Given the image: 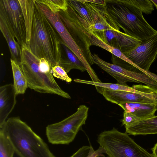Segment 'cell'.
<instances>
[{
    "label": "cell",
    "mask_w": 157,
    "mask_h": 157,
    "mask_svg": "<svg viewBox=\"0 0 157 157\" xmlns=\"http://www.w3.org/2000/svg\"><path fill=\"white\" fill-rule=\"evenodd\" d=\"M105 3L110 16L125 34L142 41L157 33L136 7L124 0H105Z\"/></svg>",
    "instance_id": "cell-3"
},
{
    "label": "cell",
    "mask_w": 157,
    "mask_h": 157,
    "mask_svg": "<svg viewBox=\"0 0 157 157\" xmlns=\"http://www.w3.org/2000/svg\"><path fill=\"white\" fill-rule=\"evenodd\" d=\"M124 111L133 114L139 120L152 117L157 110L155 104L133 102H122L118 105Z\"/></svg>",
    "instance_id": "cell-15"
},
{
    "label": "cell",
    "mask_w": 157,
    "mask_h": 157,
    "mask_svg": "<svg viewBox=\"0 0 157 157\" xmlns=\"http://www.w3.org/2000/svg\"><path fill=\"white\" fill-rule=\"evenodd\" d=\"M97 141L107 157H155L137 144L127 133L115 128L101 133Z\"/></svg>",
    "instance_id": "cell-5"
},
{
    "label": "cell",
    "mask_w": 157,
    "mask_h": 157,
    "mask_svg": "<svg viewBox=\"0 0 157 157\" xmlns=\"http://www.w3.org/2000/svg\"><path fill=\"white\" fill-rule=\"evenodd\" d=\"M74 81L76 82L93 85L95 86L99 87L109 90L135 92L137 91L138 89V85H134L132 87H130L127 84L95 82L79 79H75Z\"/></svg>",
    "instance_id": "cell-20"
},
{
    "label": "cell",
    "mask_w": 157,
    "mask_h": 157,
    "mask_svg": "<svg viewBox=\"0 0 157 157\" xmlns=\"http://www.w3.org/2000/svg\"><path fill=\"white\" fill-rule=\"evenodd\" d=\"M139 120L138 118L133 114L124 111L123 113V117L121 122L122 125L125 127Z\"/></svg>",
    "instance_id": "cell-29"
},
{
    "label": "cell",
    "mask_w": 157,
    "mask_h": 157,
    "mask_svg": "<svg viewBox=\"0 0 157 157\" xmlns=\"http://www.w3.org/2000/svg\"><path fill=\"white\" fill-rule=\"evenodd\" d=\"M13 84L17 95L24 94L28 88L27 82L25 77L14 83Z\"/></svg>",
    "instance_id": "cell-28"
},
{
    "label": "cell",
    "mask_w": 157,
    "mask_h": 157,
    "mask_svg": "<svg viewBox=\"0 0 157 157\" xmlns=\"http://www.w3.org/2000/svg\"><path fill=\"white\" fill-rule=\"evenodd\" d=\"M153 154L155 157H157V143L152 149Z\"/></svg>",
    "instance_id": "cell-34"
},
{
    "label": "cell",
    "mask_w": 157,
    "mask_h": 157,
    "mask_svg": "<svg viewBox=\"0 0 157 157\" xmlns=\"http://www.w3.org/2000/svg\"><path fill=\"white\" fill-rule=\"evenodd\" d=\"M90 46L95 45L101 47L126 62L136 67L120 50L105 43L92 33L90 38Z\"/></svg>",
    "instance_id": "cell-21"
},
{
    "label": "cell",
    "mask_w": 157,
    "mask_h": 157,
    "mask_svg": "<svg viewBox=\"0 0 157 157\" xmlns=\"http://www.w3.org/2000/svg\"><path fill=\"white\" fill-rule=\"evenodd\" d=\"M13 84H10L0 87V127L4 123L16 103Z\"/></svg>",
    "instance_id": "cell-14"
},
{
    "label": "cell",
    "mask_w": 157,
    "mask_h": 157,
    "mask_svg": "<svg viewBox=\"0 0 157 157\" xmlns=\"http://www.w3.org/2000/svg\"><path fill=\"white\" fill-rule=\"evenodd\" d=\"M125 127L126 133L134 136L157 134V116L139 120Z\"/></svg>",
    "instance_id": "cell-16"
},
{
    "label": "cell",
    "mask_w": 157,
    "mask_h": 157,
    "mask_svg": "<svg viewBox=\"0 0 157 157\" xmlns=\"http://www.w3.org/2000/svg\"><path fill=\"white\" fill-rule=\"evenodd\" d=\"M80 0L84 4L92 20V33L109 30L120 31V28L108 12L106 5L96 4Z\"/></svg>",
    "instance_id": "cell-12"
},
{
    "label": "cell",
    "mask_w": 157,
    "mask_h": 157,
    "mask_svg": "<svg viewBox=\"0 0 157 157\" xmlns=\"http://www.w3.org/2000/svg\"><path fill=\"white\" fill-rule=\"evenodd\" d=\"M126 2L136 7L142 12L151 14L154 10V5L151 0H124Z\"/></svg>",
    "instance_id": "cell-25"
},
{
    "label": "cell",
    "mask_w": 157,
    "mask_h": 157,
    "mask_svg": "<svg viewBox=\"0 0 157 157\" xmlns=\"http://www.w3.org/2000/svg\"><path fill=\"white\" fill-rule=\"evenodd\" d=\"M0 15L21 46L26 42L25 21L18 0H0Z\"/></svg>",
    "instance_id": "cell-8"
},
{
    "label": "cell",
    "mask_w": 157,
    "mask_h": 157,
    "mask_svg": "<svg viewBox=\"0 0 157 157\" xmlns=\"http://www.w3.org/2000/svg\"><path fill=\"white\" fill-rule=\"evenodd\" d=\"M56 31L36 2L31 38L27 45L38 58L47 60L52 68L59 65L61 58V39Z\"/></svg>",
    "instance_id": "cell-1"
},
{
    "label": "cell",
    "mask_w": 157,
    "mask_h": 157,
    "mask_svg": "<svg viewBox=\"0 0 157 157\" xmlns=\"http://www.w3.org/2000/svg\"><path fill=\"white\" fill-rule=\"evenodd\" d=\"M21 47V59L19 65L27 81L28 88L38 92L54 94L71 99L69 94L59 86L53 75L46 74L41 71L40 59L32 52L28 45L25 43Z\"/></svg>",
    "instance_id": "cell-4"
},
{
    "label": "cell",
    "mask_w": 157,
    "mask_h": 157,
    "mask_svg": "<svg viewBox=\"0 0 157 157\" xmlns=\"http://www.w3.org/2000/svg\"><path fill=\"white\" fill-rule=\"evenodd\" d=\"M38 3L45 5L52 12L57 13L66 10L68 7L67 0H35Z\"/></svg>",
    "instance_id": "cell-24"
},
{
    "label": "cell",
    "mask_w": 157,
    "mask_h": 157,
    "mask_svg": "<svg viewBox=\"0 0 157 157\" xmlns=\"http://www.w3.org/2000/svg\"><path fill=\"white\" fill-rule=\"evenodd\" d=\"M13 76V83L24 77L19 65L14 60L10 59Z\"/></svg>",
    "instance_id": "cell-27"
},
{
    "label": "cell",
    "mask_w": 157,
    "mask_h": 157,
    "mask_svg": "<svg viewBox=\"0 0 157 157\" xmlns=\"http://www.w3.org/2000/svg\"><path fill=\"white\" fill-rule=\"evenodd\" d=\"M91 145L84 146L80 148L70 157H87L89 155Z\"/></svg>",
    "instance_id": "cell-30"
},
{
    "label": "cell",
    "mask_w": 157,
    "mask_h": 157,
    "mask_svg": "<svg viewBox=\"0 0 157 157\" xmlns=\"http://www.w3.org/2000/svg\"><path fill=\"white\" fill-rule=\"evenodd\" d=\"M89 108L80 105L77 111L59 122L49 124L46 128L48 141L53 144H68L72 142L87 118Z\"/></svg>",
    "instance_id": "cell-6"
},
{
    "label": "cell",
    "mask_w": 157,
    "mask_h": 157,
    "mask_svg": "<svg viewBox=\"0 0 157 157\" xmlns=\"http://www.w3.org/2000/svg\"><path fill=\"white\" fill-rule=\"evenodd\" d=\"M123 53L139 69L148 71L157 55V33Z\"/></svg>",
    "instance_id": "cell-11"
},
{
    "label": "cell",
    "mask_w": 157,
    "mask_h": 157,
    "mask_svg": "<svg viewBox=\"0 0 157 157\" xmlns=\"http://www.w3.org/2000/svg\"><path fill=\"white\" fill-rule=\"evenodd\" d=\"M67 9L58 12L64 25L78 46L88 63L94 64L90 50L92 33L90 26L68 3Z\"/></svg>",
    "instance_id": "cell-7"
},
{
    "label": "cell",
    "mask_w": 157,
    "mask_h": 157,
    "mask_svg": "<svg viewBox=\"0 0 157 157\" xmlns=\"http://www.w3.org/2000/svg\"><path fill=\"white\" fill-rule=\"evenodd\" d=\"M92 33L105 43L119 49L123 53L131 50L141 41L120 31L109 30Z\"/></svg>",
    "instance_id": "cell-13"
},
{
    "label": "cell",
    "mask_w": 157,
    "mask_h": 157,
    "mask_svg": "<svg viewBox=\"0 0 157 157\" xmlns=\"http://www.w3.org/2000/svg\"><path fill=\"white\" fill-rule=\"evenodd\" d=\"M151 1L157 9V0H151Z\"/></svg>",
    "instance_id": "cell-35"
},
{
    "label": "cell",
    "mask_w": 157,
    "mask_h": 157,
    "mask_svg": "<svg viewBox=\"0 0 157 157\" xmlns=\"http://www.w3.org/2000/svg\"><path fill=\"white\" fill-rule=\"evenodd\" d=\"M22 11L26 31V42L27 44L31 38L35 0H18Z\"/></svg>",
    "instance_id": "cell-19"
},
{
    "label": "cell",
    "mask_w": 157,
    "mask_h": 157,
    "mask_svg": "<svg viewBox=\"0 0 157 157\" xmlns=\"http://www.w3.org/2000/svg\"><path fill=\"white\" fill-rule=\"evenodd\" d=\"M83 1L89 2L90 3H94L96 4L101 5H106L105 0H82Z\"/></svg>",
    "instance_id": "cell-32"
},
{
    "label": "cell",
    "mask_w": 157,
    "mask_h": 157,
    "mask_svg": "<svg viewBox=\"0 0 157 157\" xmlns=\"http://www.w3.org/2000/svg\"><path fill=\"white\" fill-rule=\"evenodd\" d=\"M100 93L108 101L117 105L133 102L157 105V89L147 85H138L136 92L109 90L101 89Z\"/></svg>",
    "instance_id": "cell-10"
},
{
    "label": "cell",
    "mask_w": 157,
    "mask_h": 157,
    "mask_svg": "<svg viewBox=\"0 0 157 157\" xmlns=\"http://www.w3.org/2000/svg\"><path fill=\"white\" fill-rule=\"evenodd\" d=\"M94 63L114 78L118 83L127 84V82L143 83L157 89V82L144 71H130L114 64L107 62L96 54L92 55Z\"/></svg>",
    "instance_id": "cell-9"
},
{
    "label": "cell",
    "mask_w": 157,
    "mask_h": 157,
    "mask_svg": "<svg viewBox=\"0 0 157 157\" xmlns=\"http://www.w3.org/2000/svg\"><path fill=\"white\" fill-rule=\"evenodd\" d=\"M0 29L8 44L11 54V59L19 65L21 59V48L20 45L15 39L3 17L0 15Z\"/></svg>",
    "instance_id": "cell-17"
},
{
    "label": "cell",
    "mask_w": 157,
    "mask_h": 157,
    "mask_svg": "<svg viewBox=\"0 0 157 157\" xmlns=\"http://www.w3.org/2000/svg\"><path fill=\"white\" fill-rule=\"evenodd\" d=\"M105 154L104 149L101 147L96 150H94L91 146L90 152L87 157H104V154Z\"/></svg>",
    "instance_id": "cell-31"
},
{
    "label": "cell",
    "mask_w": 157,
    "mask_h": 157,
    "mask_svg": "<svg viewBox=\"0 0 157 157\" xmlns=\"http://www.w3.org/2000/svg\"><path fill=\"white\" fill-rule=\"evenodd\" d=\"M0 129L19 157H56L45 142L19 117L8 118Z\"/></svg>",
    "instance_id": "cell-2"
},
{
    "label": "cell",
    "mask_w": 157,
    "mask_h": 157,
    "mask_svg": "<svg viewBox=\"0 0 157 157\" xmlns=\"http://www.w3.org/2000/svg\"><path fill=\"white\" fill-rule=\"evenodd\" d=\"M15 149L3 131L0 129V157H13Z\"/></svg>",
    "instance_id": "cell-22"
},
{
    "label": "cell",
    "mask_w": 157,
    "mask_h": 157,
    "mask_svg": "<svg viewBox=\"0 0 157 157\" xmlns=\"http://www.w3.org/2000/svg\"><path fill=\"white\" fill-rule=\"evenodd\" d=\"M67 0L68 3L72 7L76 13L89 25L90 29L92 25V20L84 4L80 0Z\"/></svg>",
    "instance_id": "cell-23"
},
{
    "label": "cell",
    "mask_w": 157,
    "mask_h": 157,
    "mask_svg": "<svg viewBox=\"0 0 157 157\" xmlns=\"http://www.w3.org/2000/svg\"><path fill=\"white\" fill-rule=\"evenodd\" d=\"M145 72L149 76H151L153 79L157 82V75L149 71Z\"/></svg>",
    "instance_id": "cell-33"
},
{
    "label": "cell",
    "mask_w": 157,
    "mask_h": 157,
    "mask_svg": "<svg viewBox=\"0 0 157 157\" xmlns=\"http://www.w3.org/2000/svg\"><path fill=\"white\" fill-rule=\"evenodd\" d=\"M60 44L64 50L66 55L64 57L61 56L59 65L67 73L74 69L79 70L82 72L86 71L83 64L76 55L61 41Z\"/></svg>",
    "instance_id": "cell-18"
},
{
    "label": "cell",
    "mask_w": 157,
    "mask_h": 157,
    "mask_svg": "<svg viewBox=\"0 0 157 157\" xmlns=\"http://www.w3.org/2000/svg\"><path fill=\"white\" fill-rule=\"evenodd\" d=\"M52 72L53 76L56 78L68 83L72 81L71 78L68 76L65 70L59 65L52 68Z\"/></svg>",
    "instance_id": "cell-26"
}]
</instances>
